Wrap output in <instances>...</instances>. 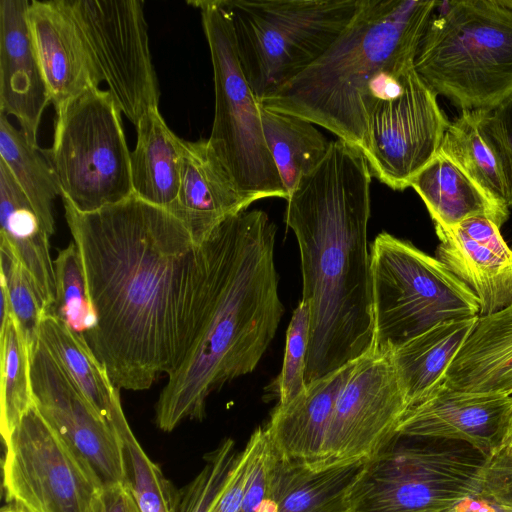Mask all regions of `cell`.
I'll list each match as a JSON object with an SVG mask.
<instances>
[{"instance_id":"7","label":"cell","mask_w":512,"mask_h":512,"mask_svg":"<svg viewBox=\"0 0 512 512\" xmlns=\"http://www.w3.org/2000/svg\"><path fill=\"white\" fill-rule=\"evenodd\" d=\"M401 437L364 462L346 512H448L478 496L487 455L460 441Z\"/></svg>"},{"instance_id":"22","label":"cell","mask_w":512,"mask_h":512,"mask_svg":"<svg viewBox=\"0 0 512 512\" xmlns=\"http://www.w3.org/2000/svg\"><path fill=\"white\" fill-rule=\"evenodd\" d=\"M444 383L469 393L512 395V303L479 316Z\"/></svg>"},{"instance_id":"15","label":"cell","mask_w":512,"mask_h":512,"mask_svg":"<svg viewBox=\"0 0 512 512\" xmlns=\"http://www.w3.org/2000/svg\"><path fill=\"white\" fill-rule=\"evenodd\" d=\"M34 404L94 470L103 485L128 482L123 441L92 408L59 362L37 340L31 348Z\"/></svg>"},{"instance_id":"10","label":"cell","mask_w":512,"mask_h":512,"mask_svg":"<svg viewBox=\"0 0 512 512\" xmlns=\"http://www.w3.org/2000/svg\"><path fill=\"white\" fill-rule=\"evenodd\" d=\"M56 111L52 146L40 149L61 197L80 212L119 203L133 192L121 111L108 90L91 88Z\"/></svg>"},{"instance_id":"28","label":"cell","mask_w":512,"mask_h":512,"mask_svg":"<svg viewBox=\"0 0 512 512\" xmlns=\"http://www.w3.org/2000/svg\"><path fill=\"white\" fill-rule=\"evenodd\" d=\"M276 457V512H346L349 488L365 462L313 469Z\"/></svg>"},{"instance_id":"47","label":"cell","mask_w":512,"mask_h":512,"mask_svg":"<svg viewBox=\"0 0 512 512\" xmlns=\"http://www.w3.org/2000/svg\"><path fill=\"white\" fill-rule=\"evenodd\" d=\"M501 2H502L505 6H507V7H509V8H511V9H512V0H501Z\"/></svg>"},{"instance_id":"42","label":"cell","mask_w":512,"mask_h":512,"mask_svg":"<svg viewBox=\"0 0 512 512\" xmlns=\"http://www.w3.org/2000/svg\"><path fill=\"white\" fill-rule=\"evenodd\" d=\"M129 482L105 485L96 494L88 512H130Z\"/></svg>"},{"instance_id":"33","label":"cell","mask_w":512,"mask_h":512,"mask_svg":"<svg viewBox=\"0 0 512 512\" xmlns=\"http://www.w3.org/2000/svg\"><path fill=\"white\" fill-rule=\"evenodd\" d=\"M55 301L49 314L63 322L86 341L96 324V315L88 296L86 279L74 242L60 250L54 261Z\"/></svg>"},{"instance_id":"9","label":"cell","mask_w":512,"mask_h":512,"mask_svg":"<svg viewBox=\"0 0 512 512\" xmlns=\"http://www.w3.org/2000/svg\"><path fill=\"white\" fill-rule=\"evenodd\" d=\"M188 3L201 11L213 67L215 110L208 138L211 147L251 204L269 197L288 200L264 138L260 102L240 66L229 14L220 0Z\"/></svg>"},{"instance_id":"29","label":"cell","mask_w":512,"mask_h":512,"mask_svg":"<svg viewBox=\"0 0 512 512\" xmlns=\"http://www.w3.org/2000/svg\"><path fill=\"white\" fill-rule=\"evenodd\" d=\"M264 138L290 197L302 177L324 158L330 142L302 118L261 106Z\"/></svg>"},{"instance_id":"24","label":"cell","mask_w":512,"mask_h":512,"mask_svg":"<svg viewBox=\"0 0 512 512\" xmlns=\"http://www.w3.org/2000/svg\"><path fill=\"white\" fill-rule=\"evenodd\" d=\"M478 318L439 323L391 352L392 364L408 408L444 383L450 364Z\"/></svg>"},{"instance_id":"32","label":"cell","mask_w":512,"mask_h":512,"mask_svg":"<svg viewBox=\"0 0 512 512\" xmlns=\"http://www.w3.org/2000/svg\"><path fill=\"white\" fill-rule=\"evenodd\" d=\"M0 431L4 444L34 404L31 349L13 315L0 328Z\"/></svg>"},{"instance_id":"30","label":"cell","mask_w":512,"mask_h":512,"mask_svg":"<svg viewBox=\"0 0 512 512\" xmlns=\"http://www.w3.org/2000/svg\"><path fill=\"white\" fill-rule=\"evenodd\" d=\"M0 160L11 171L47 233L53 235V201L61 195L58 180L40 148L32 146L4 113H0Z\"/></svg>"},{"instance_id":"18","label":"cell","mask_w":512,"mask_h":512,"mask_svg":"<svg viewBox=\"0 0 512 512\" xmlns=\"http://www.w3.org/2000/svg\"><path fill=\"white\" fill-rule=\"evenodd\" d=\"M29 4L0 1V113L15 117L27 141L38 147L37 132L50 97L29 26Z\"/></svg>"},{"instance_id":"44","label":"cell","mask_w":512,"mask_h":512,"mask_svg":"<svg viewBox=\"0 0 512 512\" xmlns=\"http://www.w3.org/2000/svg\"><path fill=\"white\" fill-rule=\"evenodd\" d=\"M499 449L512 454V407H511L505 435H504L502 444Z\"/></svg>"},{"instance_id":"11","label":"cell","mask_w":512,"mask_h":512,"mask_svg":"<svg viewBox=\"0 0 512 512\" xmlns=\"http://www.w3.org/2000/svg\"><path fill=\"white\" fill-rule=\"evenodd\" d=\"M75 24L99 82L135 126L160 89L141 0H56Z\"/></svg>"},{"instance_id":"27","label":"cell","mask_w":512,"mask_h":512,"mask_svg":"<svg viewBox=\"0 0 512 512\" xmlns=\"http://www.w3.org/2000/svg\"><path fill=\"white\" fill-rule=\"evenodd\" d=\"M38 340L71 377L95 412L115 429L125 417L119 388L85 340L47 313L41 320Z\"/></svg>"},{"instance_id":"35","label":"cell","mask_w":512,"mask_h":512,"mask_svg":"<svg viewBox=\"0 0 512 512\" xmlns=\"http://www.w3.org/2000/svg\"><path fill=\"white\" fill-rule=\"evenodd\" d=\"M0 284L5 287L12 315L30 347L38 340L42 318L48 309L30 273L9 243L0 238Z\"/></svg>"},{"instance_id":"21","label":"cell","mask_w":512,"mask_h":512,"mask_svg":"<svg viewBox=\"0 0 512 512\" xmlns=\"http://www.w3.org/2000/svg\"><path fill=\"white\" fill-rule=\"evenodd\" d=\"M356 361L308 383L302 393L273 409L264 428L280 459L310 468L316 465L336 399Z\"/></svg>"},{"instance_id":"19","label":"cell","mask_w":512,"mask_h":512,"mask_svg":"<svg viewBox=\"0 0 512 512\" xmlns=\"http://www.w3.org/2000/svg\"><path fill=\"white\" fill-rule=\"evenodd\" d=\"M251 203L240 193L208 139L183 140L180 185L167 210L178 218L197 245L229 217Z\"/></svg>"},{"instance_id":"4","label":"cell","mask_w":512,"mask_h":512,"mask_svg":"<svg viewBox=\"0 0 512 512\" xmlns=\"http://www.w3.org/2000/svg\"><path fill=\"white\" fill-rule=\"evenodd\" d=\"M436 0H362L333 44L260 102L330 131L363 155L369 118L414 66Z\"/></svg>"},{"instance_id":"13","label":"cell","mask_w":512,"mask_h":512,"mask_svg":"<svg viewBox=\"0 0 512 512\" xmlns=\"http://www.w3.org/2000/svg\"><path fill=\"white\" fill-rule=\"evenodd\" d=\"M407 408L391 353L363 355L338 394L313 469L371 459L397 438Z\"/></svg>"},{"instance_id":"16","label":"cell","mask_w":512,"mask_h":512,"mask_svg":"<svg viewBox=\"0 0 512 512\" xmlns=\"http://www.w3.org/2000/svg\"><path fill=\"white\" fill-rule=\"evenodd\" d=\"M512 395L469 393L437 386L404 413L398 435L467 443L485 455L499 449Z\"/></svg>"},{"instance_id":"1","label":"cell","mask_w":512,"mask_h":512,"mask_svg":"<svg viewBox=\"0 0 512 512\" xmlns=\"http://www.w3.org/2000/svg\"><path fill=\"white\" fill-rule=\"evenodd\" d=\"M96 324L86 342L119 389H149L183 362L203 309L207 256L184 224L135 194L93 212L62 198Z\"/></svg>"},{"instance_id":"3","label":"cell","mask_w":512,"mask_h":512,"mask_svg":"<svg viewBox=\"0 0 512 512\" xmlns=\"http://www.w3.org/2000/svg\"><path fill=\"white\" fill-rule=\"evenodd\" d=\"M277 227L262 210H244L202 243L206 292L194 342L168 376L155 407L156 426L171 432L201 420L208 397L254 371L273 340L284 306L274 252Z\"/></svg>"},{"instance_id":"43","label":"cell","mask_w":512,"mask_h":512,"mask_svg":"<svg viewBox=\"0 0 512 512\" xmlns=\"http://www.w3.org/2000/svg\"><path fill=\"white\" fill-rule=\"evenodd\" d=\"M457 512H508L490 502L479 498H470L461 502Z\"/></svg>"},{"instance_id":"14","label":"cell","mask_w":512,"mask_h":512,"mask_svg":"<svg viewBox=\"0 0 512 512\" xmlns=\"http://www.w3.org/2000/svg\"><path fill=\"white\" fill-rule=\"evenodd\" d=\"M401 92L376 104L369 118L365 153L371 173L393 190L410 187L413 178L436 156L450 123L437 94L411 67Z\"/></svg>"},{"instance_id":"6","label":"cell","mask_w":512,"mask_h":512,"mask_svg":"<svg viewBox=\"0 0 512 512\" xmlns=\"http://www.w3.org/2000/svg\"><path fill=\"white\" fill-rule=\"evenodd\" d=\"M362 0H220L242 72L259 102L316 61Z\"/></svg>"},{"instance_id":"45","label":"cell","mask_w":512,"mask_h":512,"mask_svg":"<svg viewBox=\"0 0 512 512\" xmlns=\"http://www.w3.org/2000/svg\"><path fill=\"white\" fill-rule=\"evenodd\" d=\"M1 512H30L20 504L10 502V504L4 506Z\"/></svg>"},{"instance_id":"17","label":"cell","mask_w":512,"mask_h":512,"mask_svg":"<svg viewBox=\"0 0 512 512\" xmlns=\"http://www.w3.org/2000/svg\"><path fill=\"white\" fill-rule=\"evenodd\" d=\"M435 232V258L475 295L480 317L512 303V247L492 220L469 217Z\"/></svg>"},{"instance_id":"25","label":"cell","mask_w":512,"mask_h":512,"mask_svg":"<svg viewBox=\"0 0 512 512\" xmlns=\"http://www.w3.org/2000/svg\"><path fill=\"white\" fill-rule=\"evenodd\" d=\"M0 238L6 240L33 278L49 310L55 301L50 235L7 165L0 160Z\"/></svg>"},{"instance_id":"40","label":"cell","mask_w":512,"mask_h":512,"mask_svg":"<svg viewBox=\"0 0 512 512\" xmlns=\"http://www.w3.org/2000/svg\"><path fill=\"white\" fill-rule=\"evenodd\" d=\"M276 459V454L266 436L237 512H276L278 505L274 488Z\"/></svg>"},{"instance_id":"5","label":"cell","mask_w":512,"mask_h":512,"mask_svg":"<svg viewBox=\"0 0 512 512\" xmlns=\"http://www.w3.org/2000/svg\"><path fill=\"white\" fill-rule=\"evenodd\" d=\"M414 67L461 110H492L512 94V9L501 0L437 1Z\"/></svg>"},{"instance_id":"23","label":"cell","mask_w":512,"mask_h":512,"mask_svg":"<svg viewBox=\"0 0 512 512\" xmlns=\"http://www.w3.org/2000/svg\"><path fill=\"white\" fill-rule=\"evenodd\" d=\"M410 187L424 202L435 230L453 227L474 216L487 217L501 228L509 217V208L490 198L439 151L413 178Z\"/></svg>"},{"instance_id":"39","label":"cell","mask_w":512,"mask_h":512,"mask_svg":"<svg viewBox=\"0 0 512 512\" xmlns=\"http://www.w3.org/2000/svg\"><path fill=\"white\" fill-rule=\"evenodd\" d=\"M264 426L258 427L249 437L243 450L238 452L227 480L211 512H237L259 453L266 439Z\"/></svg>"},{"instance_id":"48","label":"cell","mask_w":512,"mask_h":512,"mask_svg":"<svg viewBox=\"0 0 512 512\" xmlns=\"http://www.w3.org/2000/svg\"><path fill=\"white\" fill-rule=\"evenodd\" d=\"M456 507H457V506H456ZM456 507H455L454 509H452V510L448 511V512H457V508H456Z\"/></svg>"},{"instance_id":"46","label":"cell","mask_w":512,"mask_h":512,"mask_svg":"<svg viewBox=\"0 0 512 512\" xmlns=\"http://www.w3.org/2000/svg\"><path fill=\"white\" fill-rule=\"evenodd\" d=\"M130 512H140L137 504H136V501L133 497V494H132V497H131V500H130Z\"/></svg>"},{"instance_id":"20","label":"cell","mask_w":512,"mask_h":512,"mask_svg":"<svg viewBox=\"0 0 512 512\" xmlns=\"http://www.w3.org/2000/svg\"><path fill=\"white\" fill-rule=\"evenodd\" d=\"M28 21L55 110L83 92L99 88L100 82L81 36L56 0H32Z\"/></svg>"},{"instance_id":"38","label":"cell","mask_w":512,"mask_h":512,"mask_svg":"<svg viewBox=\"0 0 512 512\" xmlns=\"http://www.w3.org/2000/svg\"><path fill=\"white\" fill-rule=\"evenodd\" d=\"M480 132L499 165L512 208V94L492 110H480Z\"/></svg>"},{"instance_id":"34","label":"cell","mask_w":512,"mask_h":512,"mask_svg":"<svg viewBox=\"0 0 512 512\" xmlns=\"http://www.w3.org/2000/svg\"><path fill=\"white\" fill-rule=\"evenodd\" d=\"M123 444L128 482L140 512H177L179 492L145 453L126 417L115 424Z\"/></svg>"},{"instance_id":"2","label":"cell","mask_w":512,"mask_h":512,"mask_svg":"<svg viewBox=\"0 0 512 512\" xmlns=\"http://www.w3.org/2000/svg\"><path fill=\"white\" fill-rule=\"evenodd\" d=\"M371 180L365 156L337 139L287 200L311 315L306 385L373 349Z\"/></svg>"},{"instance_id":"8","label":"cell","mask_w":512,"mask_h":512,"mask_svg":"<svg viewBox=\"0 0 512 512\" xmlns=\"http://www.w3.org/2000/svg\"><path fill=\"white\" fill-rule=\"evenodd\" d=\"M370 272L377 353L439 323L480 315L475 295L443 263L387 232L370 246Z\"/></svg>"},{"instance_id":"12","label":"cell","mask_w":512,"mask_h":512,"mask_svg":"<svg viewBox=\"0 0 512 512\" xmlns=\"http://www.w3.org/2000/svg\"><path fill=\"white\" fill-rule=\"evenodd\" d=\"M5 447L3 487L7 501L30 512H88L104 486L35 404Z\"/></svg>"},{"instance_id":"36","label":"cell","mask_w":512,"mask_h":512,"mask_svg":"<svg viewBox=\"0 0 512 512\" xmlns=\"http://www.w3.org/2000/svg\"><path fill=\"white\" fill-rule=\"evenodd\" d=\"M237 454L235 442L230 438L209 452L201 471L179 492L177 512H211Z\"/></svg>"},{"instance_id":"41","label":"cell","mask_w":512,"mask_h":512,"mask_svg":"<svg viewBox=\"0 0 512 512\" xmlns=\"http://www.w3.org/2000/svg\"><path fill=\"white\" fill-rule=\"evenodd\" d=\"M476 498L512 512V454L497 449L486 457Z\"/></svg>"},{"instance_id":"26","label":"cell","mask_w":512,"mask_h":512,"mask_svg":"<svg viewBox=\"0 0 512 512\" xmlns=\"http://www.w3.org/2000/svg\"><path fill=\"white\" fill-rule=\"evenodd\" d=\"M136 130V146L130 153L133 192L168 210L179 190L183 139L167 126L159 108L145 113Z\"/></svg>"},{"instance_id":"37","label":"cell","mask_w":512,"mask_h":512,"mask_svg":"<svg viewBox=\"0 0 512 512\" xmlns=\"http://www.w3.org/2000/svg\"><path fill=\"white\" fill-rule=\"evenodd\" d=\"M310 306L305 300L295 308L286 333L281 373L277 379L278 404H285L306 388L305 372L310 337Z\"/></svg>"},{"instance_id":"31","label":"cell","mask_w":512,"mask_h":512,"mask_svg":"<svg viewBox=\"0 0 512 512\" xmlns=\"http://www.w3.org/2000/svg\"><path fill=\"white\" fill-rule=\"evenodd\" d=\"M480 110H462L444 133L439 152L457 164L490 198L508 207L497 160L479 129Z\"/></svg>"}]
</instances>
